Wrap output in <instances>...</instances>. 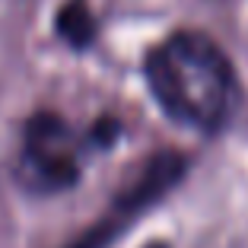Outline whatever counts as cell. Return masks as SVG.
<instances>
[{
  "instance_id": "obj_1",
  "label": "cell",
  "mask_w": 248,
  "mask_h": 248,
  "mask_svg": "<svg viewBox=\"0 0 248 248\" xmlns=\"http://www.w3.org/2000/svg\"><path fill=\"white\" fill-rule=\"evenodd\" d=\"M150 95L172 121L201 134H217L239 108V77L232 61L201 32L162 38L143 61Z\"/></svg>"
},
{
  "instance_id": "obj_2",
  "label": "cell",
  "mask_w": 248,
  "mask_h": 248,
  "mask_svg": "<svg viewBox=\"0 0 248 248\" xmlns=\"http://www.w3.org/2000/svg\"><path fill=\"white\" fill-rule=\"evenodd\" d=\"M13 172L29 194H58L83 172V137L64 118L42 111L22 131Z\"/></svg>"
},
{
  "instance_id": "obj_4",
  "label": "cell",
  "mask_w": 248,
  "mask_h": 248,
  "mask_svg": "<svg viewBox=\"0 0 248 248\" xmlns=\"http://www.w3.org/2000/svg\"><path fill=\"white\" fill-rule=\"evenodd\" d=\"M58 29H61V35H64L70 45H86L89 38H93V16L86 13L83 3H70V7L61 10Z\"/></svg>"
},
{
  "instance_id": "obj_5",
  "label": "cell",
  "mask_w": 248,
  "mask_h": 248,
  "mask_svg": "<svg viewBox=\"0 0 248 248\" xmlns=\"http://www.w3.org/2000/svg\"><path fill=\"white\" fill-rule=\"evenodd\" d=\"M159 248H166V245H159Z\"/></svg>"
},
{
  "instance_id": "obj_3",
  "label": "cell",
  "mask_w": 248,
  "mask_h": 248,
  "mask_svg": "<svg viewBox=\"0 0 248 248\" xmlns=\"http://www.w3.org/2000/svg\"><path fill=\"white\" fill-rule=\"evenodd\" d=\"M185 166H188V162H185L178 153H159L156 159H150V166L140 172L137 185H131V191L115 201L108 219H102L99 229H93V232L86 235V242H77L73 248H102L108 239H115V235L124 229V223H131V219L140 217L146 207H153L156 201L185 175Z\"/></svg>"
}]
</instances>
